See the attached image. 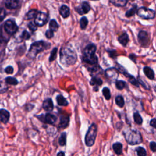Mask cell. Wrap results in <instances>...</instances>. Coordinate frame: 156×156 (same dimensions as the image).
Listing matches in <instances>:
<instances>
[{
  "mask_svg": "<svg viewBox=\"0 0 156 156\" xmlns=\"http://www.w3.org/2000/svg\"><path fill=\"white\" fill-rule=\"evenodd\" d=\"M77 54L69 45L62 47L60 50V60L62 65L69 66L75 64L77 61Z\"/></svg>",
  "mask_w": 156,
  "mask_h": 156,
  "instance_id": "1",
  "label": "cell"
},
{
  "mask_svg": "<svg viewBox=\"0 0 156 156\" xmlns=\"http://www.w3.org/2000/svg\"><path fill=\"white\" fill-rule=\"evenodd\" d=\"M51 43H48L44 41L40 40L34 42L30 46L27 56L30 58H35L38 54L50 48Z\"/></svg>",
  "mask_w": 156,
  "mask_h": 156,
  "instance_id": "2",
  "label": "cell"
},
{
  "mask_svg": "<svg viewBox=\"0 0 156 156\" xmlns=\"http://www.w3.org/2000/svg\"><path fill=\"white\" fill-rule=\"evenodd\" d=\"M123 135L128 144L135 145L142 142V136L140 132L135 129H127L123 132Z\"/></svg>",
  "mask_w": 156,
  "mask_h": 156,
  "instance_id": "3",
  "label": "cell"
},
{
  "mask_svg": "<svg viewBox=\"0 0 156 156\" xmlns=\"http://www.w3.org/2000/svg\"><path fill=\"white\" fill-rule=\"evenodd\" d=\"M97 131L98 128L96 124L95 123L91 124L85 136V143L87 146L91 147L94 144L97 136Z\"/></svg>",
  "mask_w": 156,
  "mask_h": 156,
  "instance_id": "4",
  "label": "cell"
},
{
  "mask_svg": "<svg viewBox=\"0 0 156 156\" xmlns=\"http://www.w3.org/2000/svg\"><path fill=\"white\" fill-rule=\"evenodd\" d=\"M4 29L8 35H13L17 32L18 26L14 20L9 19L5 21L4 24Z\"/></svg>",
  "mask_w": 156,
  "mask_h": 156,
  "instance_id": "5",
  "label": "cell"
},
{
  "mask_svg": "<svg viewBox=\"0 0 156 156\" xmlns=\"http://www.w3.org/2000/svg\"><path fill=\"white\" fill-rule=\"evenodd\" d=\"M137 15L143 19L149 20L153 19L155 17V13L153 10L142 7L138 9Z\"/></svg>",
  "mask_w": 156,
  "mask_h": 156,
  "instance_id": "6",
  "label": "cell"
},
{
  "mask_svg": "<svg viewBox=\"0 0 156 156\" xmlns=\"http://www.w3.org/2000/svg\"><path fill=\"white\" fill-rule=\"evenodd\" d=\"M48 19L49 16L46 13L40 11L35 18L34 22L37 26L41 27L48 23Z\"/></svg>",
  "mask_w": 156,
  "mask_h": 156,
  "instance_id": "7",
  "label": "cell"
},
{
  "mask_svg": "<svg viewBox=\"0 0 156 156\" xmlns=\"http://www.w3.org/2000/svg\"><path fill=\"white\" fill-rule=\"evenodd\" d=\"M82 60L83 63L91 65V66H94L98 65V58L96 54L91 55H82Z\"/></svg>",
  "mask_w": 156,
  "mask_h": 156,
  "instance_id": "8",
  "label": "cell"
},
{
  "mask_svg": "<svg viewBox=\"0 0 156 156\" xmlns=\"http://www.w3.org/2000/svg\"><path fill=\"white\" fill-rule=\"evenodd\" d=\"M75 10L80 15L86 14L90 10V4L87 1H83L79 6L75 8Z\"/></svg>",
  "mask_w": 156,
  "mask_h": 156,
  "instance_id": "9",
  "label": "cell"
},
{
  "mask_svg": "<svg viewBox=\"0 0 156 156\" xmlns=\"http://www.w3.org/2000/svg\"><path fill=\"white\" fill-rule=\"evenodd\" d=\"M138 41L143 46H146L149 44V35L144 30L140 31L138 35Z\"/></svg>",
  "mask_w": 156,
  "mask_h": 156,
  "instance_id": "10",
  "label": "cell"
},
{
  "mask_svg": "<svg viewBox=\"0 0 156 156\" xmlns=\"http://www.w3.org/2000/svg\"><path fill=\"white\" fill-rule=\"evenodd\" d=\"M43 115V119L41 120L43 122L49 124H54L57 120V118L54 115L51 113H47L44 115Z\"/></svg>",
  "mask_w": 156,
  "mask_h": 156,
  "instance_id": "11",
  "label": "cell"
},
{
  "mask_svg": "<svg viewBox=\"0 0 156 156\" xmlns=\"http://www.w3.org/2000/svg\"><path fill=\"white\" fill-rule=\"evenodd\" d=\"M96 51V46L94 44H89L85 46L83 50L82 55H91L95 54Z\"/></svg>",
  "mask_w": 156,
  "mask_h": 156,
  "instance_id": "12",
  "label": "cell"
},
{
  "mask_svg": "<svg viewBox=\"0 0 156 156\" xmlns=\"http://www.w3.org/2000/svg\"><path fill=\"white\" fill-rule=\"evenodd\" d=\"M42 107L45 111L49 113L52 111V110L54 109V104L52 99L47 98L44 100L42 104Z\"/></svg>",
  "mask_w": 156,
  "mask_h": 156,
  "instance_id": "13",
  "label": "cell"
},
{
  "mask_svg": "<svg viewBox=\"0 0 156 156\" xmlns=\"http://www.w3.org/2000/svg\"><path fill=\"white\" fill-rule=\"evenodd\" d=\"M0 116H1V121L6 124L8 122L10 118V113L5 109L1 108L0 110Z\"/></svg>",
  "mask_w": 156,
  "mask_h": 156,
  "instance_id": "14",
  "label": "cell"
},
{
  "mask_svg": "<svg viewBox=\"0 0 156 156\" xmlns=\"http://www.w3.org/2000/svg\"><path fill=\"white\" fill-rule=\"evenodd\" d=\"M4 4L6 8L9 9H15L19 6L20 1L17 0H6Z\"/></svg>",
  "mask_w": 156,
  "mask_h": 156,
  "instance_id": "15",
  "label": "cell"
},
{
  "mask_svg": "<svg viewBox=\"0 0 156 156\" xmlns=\"http://www.w3.org/2000/svg\"><path fill=\"white\" fill-rule=\"evenodd\" d=\"M59 12H60V14L61 15V16L63 18H66L69 16L70 10H69V8L67 5L63 4L60 7V8L59 9Z\"/></svg>",
  "mask_w": 156,
  "mask_h": 156,
  "instance_id": "16",
  "label": "cell"
},
{
  "mask_svg": "<svg viewBox=\"0 0 156 156\" xmlns=\"http://www.w3.org/2000/svg\"><path fill=\"white\" fill-rule=\"evenodd\" d=\"M69 117L62 116L60 118V122L58 124V127L60 129H65L69 125Z\"/></svg>",
  "mask_w": 156,
  "mask_h": 156,
  "instance_id": "17",
  "label": "cell"
},
{
  "mask_svg": "<svg viewBox=\"0 0 156 156\" xmlns=\"http://www.w3.org/2000/svg\"><path fill=\"white\" fill-rule=\"evenodd\" d=\"M105 74L107 77H110V79H116L118 77V74L116 71V69L115 68H110L105 71Z\"/></svg>",
  "mask_w": 156,
  "mask_h": 156,
  "instance_id": "18",
  "label": "cell"
},
{
  "mask_svg": "<svg viewBox=\"0 0 156 156\" xmlns=\"http://www.w3.org/2000/svg\"><path fill=\"white\" fill-rule=\"evenodd\" d=\"M118 40L120 43V44H121L124 46H126L129 41V38L127 34L124 32L118 37Z\"/></svg>",
  "mask_w": 156,
  "mask_h": 156,
  "instance_id": "19",
  "label": "cell"
},
{
  "mask_svg": "<svg viewBox=\"0 0 156 156\" xmlns=\"http://www.w3.org/2000/svg\"><path fill=\"white\" fill-rule=\"evenodd\" d=\"M112 148L115 153L118 155H120L122 153V144L119 142L115 143L112 145Z\"/></svg>",
  "mask_w": 156,
  "mask_h": 156,
  "instance_id": "20",
  "label": "cell"
},
{
  "mask_svg": "<svg viewBox=\"0 0 156 156\" xmlns=\"http://www.w3.org/2000/svg\"><path fill=\"white\" fill-rule=\"evenodd\" d=\"M38 13V12L36 9H31L26 14V15L24 16V20H31L33 18L35 19V18L36 17Z\"/></svg>",
  "mask_w": 156,
  "mask_h": 156,
  "instance_id": "21",
  "label": "cell"
},
{
  "mask_svg": "<svg viewBox=\"0 0 156 156\" xmlns=\"http://www.w3.org/2000/svg\"><path fill=\"white\" fill-rule=\"evenodd\" d=\"M56 101L58 105L60 106H67L68 105L67 100L62 94H58L57 96Z\"/></svg>",
  "mask_w": 156,
  "mask_h": 156,
  "instance_id": "22",
  "label": "cell"
},
{
  "mask_svg": "<svg viewBox=\"0 0 156 156\" xmlns=\"http://www.w3.org/2000/svg\"><path fill=\"white\" fill-rule=\"evenodd\" d=\"M122 73L126 77H127V78L128 80H129V81L132 84H133V85H135V86H137V87L138 86V81L135 79V77H134L133 76H132V75L128 74L126 71H122Z\"/></svg>",
  "mask_w": 156,
  "mask_h": 156,
  "instance_id": "23",
  "label": "cell"
},
{
  "mask_svg": "<svg viewBox=\"0 0 156 156\" xmlns=\"http://www.w3.org/2000/svg\"><path fill=\"white\" fill-rule=\"evenodd\" d=\"M143 71L145 75L150 79H153L154 78V73L153 70L147 66H145L143 69Z\"/></svg>",
  "mask_w": 156,
  "mask_h": 156,
  "instance_id": "24",
  "label": "cell"
},
{
  "mask_svg": "<svg viewBox=\"0 0 156 156\" xmlns=\"http://www.w3.org/2000/svg\"><path fill=\"white\" fill-rule=\"evenodd\" d=\"M58 29V24L57 22L54 19L51 20L49 24V29L51 30L54 32L57 31Z\"/></svg>",
  "mask_w": 156,
  "mask_h": 156,
  "instance_id": "25",
  "label": "cell"
},
{
  "mask_svg": "<svg viewBox=\"0 0 156 156\" xmlns=\"http://www.w3.org/2000/svg\"><path fill=\"white\" fill-rule=\"evenodd\" d=\"M90 83L91 85H93L94 87H99L102 84V80L100 78L93 77L90 81Z\"/></svg>",
  "mask_w": 156,
  "mask_h": 156,
  "instance_id": "26",
  "label": "cell"
},
{
  "mask_svg": "<svg viewBox=\"0 0 156 156\" xmlns=\"http://www.w3.org/2000/svg\"><path fill=\"white\" fill-rule=\"evenodd\" d=\"M109 2L112 3L113 5L116 7H123L127 3V1L126 0H111L109 1Z\"/></svg>",
  "mask_w": 156,
  "mask_h": 156,
  "instance_id": "27",
  "label": "cell"
},
{
  "mask_svg": "<svg viewBox=\"0 0 156 156\" xmlns=\"http://www.w3.org/2000/svg\"><path fill=\"white\" fill-rule=\"evenodd\" d=\"M136 9H137V6L135 4H134L132 8H130L129 10H127L126 12V17H130V16L134 15V14L136 12H137V11H138V10H136Z\"/></svg>",
  "mask_w": 156,
  "mask_h": 156,
  "instance_id": "28",
  "label": "cell"
},
{
  "mask_svg": "<svg viewBox=\"0 0 156 156\" xmlns=\"http://www.w3.org/2000/svg\"><path fill=\"white\" fill-rule=\"evenodd\" d=\"M5 81L8 84H10V85H16L18 83V80L13 77H7L5 79Z\"/></svg>",
  "mask_w": 156,
  "mask_h": 156,
  "instance_id": "29",
  "label": "cell"
},
{
  "mask_svg": "<svg viewBox=\"0 0 156 156\" xmlns=\"http://www.w3.org/2000/svg\"><path fill=\"white\" fill-rule=\"evenodd\" d=\"M115 102L116 105L120 108H122L124 105V100L122 96H120V95L117 96L115 98Z\"/></svg>",
  "mask_w": 156,
  "mask_h": 156,
  "instance_id": "30",
  "label": "cell"
},
{
  "mask_svg": "<svg viewBox=\"0 0 156 156\" xmlns=\"http://www.w3.org/2000/svg\"><path fill=\"white\" fill-rule=\"evenodd\" d=\"M66 143V132L62 133L61 135L58 138V144L60 146H65Z\"/></svg>",
  "mask_w": 156,
  "mask_h": 156,
  "instance_id": "31",
  "label": "cell"
},
{
  "mask_svg": "<svg viewBox=\"0 0 156 156\" xmlns=\"http://www.w3.org/2000/svg\"><path fill=\"white\" fill-rule=\"evenodd\" d=\"M79 23H80V28L82 29H85L87 27V25H88V20H87L86 16H83V17H82L80 18Z\"/></svg>",
  "mask_w": 156,
  "mask_h": 156,
  "instance_id": "32",
  "label": "cell"
},
{
  "mask_svg": "<svg viewBox=\"0 0 156 156\" xmlns=\"http://www.w3.org/2000/svg\"><path fill=\"white\" fill-rule=\"evenodd\" d=\"M102 93L104 95V96L105 97V99L107 100H109L111 98V94H110V90L108 87H105L103 88L102 90Z\"/></svg>",
  "mask_w": 156,
  "mask_h": 156,
  "instance_id": "33",
  "label": "cell"
},
{
  "mask_svg": "<svg viewBox=\"0 0 156 156\" xmlns=\"http://www.w3.org/2000/svg\"><path fill=\"white\" fill-rule=\"evenodd\" d=\"M57 51H58V49L57 48H54L52 51L51 52V54H50V56L49 57V61L50 62L54 61L55 60L56 57H57Z\"/></svg>",
  "mask_w": 156,
  "mask_h": 156,
  "instance_id": "34",
  "label": "cell"
},
{
  "mask_svg": "<svg viewBox=\"0 0 156 156\" xmlns=\"http://www.w3.org/2000/svg\"><path fill=\"white\" fill-rule=\"evenodd\" d=\"M115 85H116V87L117 89L121 90H122L123 88H125V87L126 86V83L124 81L119 80L116 81Z\"/></svg>",
  "mask_w": 156,
  "mask_h": 156,
  "instance_id": "35",
  "label": "cell"
},
{
  "mask_svg": "<svg viewBox=\"0 0 156 156\" xmlns=\"http://www.w3.org/2000/svg\"><path fill=\"white\" fill-rule=\"evenodd\" d=\"M133 119H134L135 122L138 124H141L143 122V119H142L141 115L137 112L134 113Z\"/></svg>",
  "mask_w": 156,
  "mask_h": 156,
  "instance_id": "36",
  "label": "cell"
},
{
  "mask_svg": "<svg viewBox=\"0 0 156 156\" xmlns=\"http://www.w3.org/2000/svg\"><path fill=\"white\" fill-rule=\"evenodd\" d=\"M136 151L138 156H146V151L142 147H138L136 149Z\"/></svg>",
  "mask_w": 156,
  "mask_h": 156,
  "instance_id": "37",
  "label": "cell"
},
{
  "mask_svg": "<svg viewBox=\"0 0 156 156\" xmlns=\"http://www.w3.org/2000/svg\"><path fill=\"white\" fill-rule=\"evenodd\" d=\"M30 34L26 30H24L21 35V38L22 39V40H29L30 38Z\"/></svg>",
  "mask_w": 156,
  "mask_h": 156,
  "instance_id": "38",
  "label": "cell"
},
{
  "mask_svg": "<svg viewBox=\"0 0 156 156\" xmlns=\"http://www.w3.org/2000/svg\"><path fill=\"white\" fill-rule=\"evenodd\" d=\"M28 27L29 28V29L32 31V32H34V31H36L37 30V27L38 26L36 25V24L35 23L34 21H30L29 24H28Z\"/></svg>",
  "mask_w": 156,
  "mask_h": 156,
  "instance_id": "39",
  "label": "cell"
},
{
  "mask_svg": "<svg viewBox=\"0 0 156 156\" xmlns=\"http://www.w3.org/2000/svg\"><path fill=\"white\" fill-rule=\"evenodd\" d=\"M45 36L48 39L52 38L54 37V32L50 29H48L45 32Z\"/></svg>",
  "mask_w": 156,
  "mask_h": 156,
  "instance_id": "40",
  "label": "cell"
},
{
  "mask_svg": "<svg viewBox=\"0 0 156 156\" xmlns=\"http://www.w3.org/2000/svg\"><path fill=\"white\" fill-rule=\"evenodd\" d=\"M4 71L6 73V74H11L13 73L14 71V69H13V68L12 66H7L5 69H4Z\"/></svg>",
  "mask_w": 156,
  "mask_h": 156,
  "instance_id": "41",
  "label": "cell"
},
{
  "mask_svg": "<svg viewBox=\"0 0 156 156\" xmlns=\"http://www.w3.org/2000/svg\"><path fill=\"white\" fill-rule=\"evenodd\" d=\"M5 10L3 9V8H1V12H0V20H1V21H2L3 20H4V18H5Z\"/></svg>",
  "mask_w": 156,
  "mask_h": 156,
  "instance_id": "42",
  "label": "cell"
},
{
  "mask_svg": "<svg viewBox=\"0 0 156 156\" xmlns=\"http://www.w3.org/2000/svg\"><path fill=\"white\" fill-rule=\"evenodd\" d=\"M150 148L153 152H156V143L152 141L150 143Z\"/></svg>",
  "mask_w": 156,
  "mask_h": 156,
  "instance_id": "43",
  "label": "cell"
},
{
  "mask_svg": "<svg viewBox=\"0 0 156 156\" xmlns=\"http://www.w3.org/2000/svg\"><path fill=\"white\" fill-rule=\"evenodd\" d=\"M34 105L31 104H28L26 105V106H25V108L27 111L32 110L34 108Z\"/></svg>",
  "mask_w": 156,
  "mask_h": 156,
  "instance_id": "44",
  "label": "cell"
},
{
  "mask_svg": "<svg viewBox=\"0 0 156 156\" xmlns=\"http://www.w3.org/2000/svg\"><path fill=\"white\" fill-rule=\"evenodd\" d=\"M150 125L156 129V119H152L150 122Z\"/></svg>",
  "mask_w": 156,
  "mask_h": 156,
  "instance_id": "45",
  "label": "cell"
},
{
  "mask_svg": "<svg viewBox=\"0 0 156 156\" xmlns=\"http://www.w3.org/2000/svg\"><path fill=\"white\" fill-rule=\"evenodd\" d=\"M57 156H65V152L63 151H60L57 153Z\"/></svg>",
  "mask_w": 156,
  "mask_h": 156,
  "instance_id": "46",
  "label": "cell"
},
{
  "mask_svg": "<svg viewBox=\"0 0 156 156\" xmlns=\"http://www.w3.org/2000/svg\"><path fill=\"white\" fill-rule=\"evenodd\" d=\"M98 90H99L98 87H94L93 88V90H94V91H98Z\"/></svg>",
  "mask_w": 156,
  "mask_h": 156,
  "instance_id": "47",
  "label": "cell"
}]
</instances>
